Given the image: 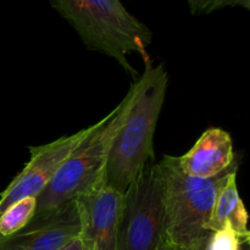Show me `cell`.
<instances>
[{
	"label": "cell",
	"mask_w": 250,
	"mask_h": 250,
	"mask_svg": "<svg viewBox=\"0 0 250 250\" xmlns=\"http://www.w3.org/2000/svg\"><path fill=\"white\" fill-rule=\"evenodd\" d=\"M193 15H208L211 12L232 6V0H188Z\"/></svg>",
	"instance_id": "4fadbf2b"
},
{
	"label": "cell",
	"mask_w": 250,
	"mask_h": 250,
	"mask_svg": "<svg viewBox=\"0 0 250 250\" xmlns=\"http://www.w3.org/2000/svg\"><path fill=\"white\" fill-rule=\"evenodd\" d=\"M168 75L163 63H146L131 84V105L117 131L105 167V181L124 193L154 158V136L165 102Z\"/></svg>",
	"instance_id": "6da1fadb"
},
{
	"label": "cell",
	"mask_w": 250,
	"mask_h": 250,
	"mask_svg": "<svg viewBox=\"0 0 250 250\" xmlns=\"http://www.w3.org/2000/svg\"><path fill=\"white\" fill-rule=\"evenodd\" d=\"M61 250H87V248H85V246H84V243H83L81 236H78L77 238H75L73 241H71L67 246L63 247Z\"/></svg>",
	"instance_id": "5bb4252c"
},
{
	"label": "cell",
	"mask_w": 250,
	"mask_h": 250,
	"mask_svg": "<svg viewBox=\"0 0 250 250\" xmlns=\"http://www.w3.org/2000/svg\"><path fill=\"white\" fill-rule=\"evenodd\" d=\"M131 98L129 88L122 102L94 124L87 138L73 150L50 183L37 197V210L32 220L53 214L105 180V167L112 141L126 117Z\"/></svg>",
	"instance_id": "277c9868"
},
{
	"label": "cell",
	"mask_w": 250,
	"mask_h": 250,
	"mask_svg": "<svg viewBox=\"0 0 250 250\" xmlns=\"http://www.w3.org/2000/svg\"><path fill=\"white\" fill-rule=\"evenodd\" d=\"M156 250H175V248H173V247L171 246V244H168L167 242H166L165 239H164V241L161 242L160 244H159V247H158V248H156Z\"/></svg>",
	"instance_id": "2e32d148"
},
{
	"label": "cell",
	"mask_w": 250,
	"mask_h": 250,
	"mask_svg": "<svg viewBox=\"0 0 250 250\" xmlns=\"http://www.w3.org/2000/svg\"><path fill=\"white\" fill-rule=\"evenodd\" d=\"M50 4L88 49L115 59L131 75L137 76L128 61L131 54L141 55L144 63L151 62L148 49L153 33L121 0H50Z\"/></svg>",
	"instance_id": "7a4b0ae2"
},
{
	"label": "cell",
	"mask_w": 250,
	"mask_h": 250,
	"mask_svg": "<svg viewBox=\"0 0 250 250\" xmlns=\"http://www.w3.org/2000/svg\"><path fill=\"white\" fill-rule=\"evenodd\" d=\"M250 237H242L229 226L211 232L207 243L208 250H249Z\"/></svg>",
	"instance_id": "7c38bea8"
},
{
	"label": "cell",
	"mask_w": 250,
	"mask_h": 250,
	"mask_svg": "<svg viewBox=\"0 0 250 250\" xmlns=\"http://www.w3.org/2000/svg\"><path fill=\"white\" fill-rule=\"evenodd\" d=\"M232 6H241L246 10H250V0H232Z\"/></svg>",
	"instance_id": "9a60e30c"
},
{
	"label": "cell",
	"mask_w": 250,
	"mask_h": 250,
	"mask_svg": "<svg viewBox=\"0 0 250 250\" xmlns=\"http://www.w3.org/2000/svg\"><path fill=\"white\" fill-rule=\"evenodd\" d=\"M81 234L76 200L53 214L31 220L22 231L0 238V250H61Z\"/></svg>",
	"instance_id": "ba28073f"
},
{
	"label": "cell",
	"mask_w": 250,
	"mask_h": 250,
	"mask_svg": "<svg viewBox=\"0 0 250 250\" xmlns=\"http://www.w3.org/2000/svg\"><path fill=\"white\" fill-rule=\"evenodd\" d=\"M156 168L165 215V241L180 249L204 246L211 234L208 225L215 197L232 168L214 178L193 177L181 170L177 156L171 155L164 156Z\"/></svg>",
	"instance_id": "3957f363"
},
{
	"label": "cell",
	"mask_w": 250,
	"mask_h": 250,
	"mask_svg": "<svg viewBox=\"0 0 250 250\" xmlns=\"http://www.w3.org/2000/svg\"><path fill=\"white\" fill-rule=\"evenodd\" d=\"M93 126L80 129L70 136H62L48 144L29 146V160L21 172L0 194V215L14 203L26 197H38L50 183L62 164L76 148L87 138Z\"/></svg>",
	"instance_id": "8992f818"
},
{
	"label": "cell",
	"mask_w": 250,
	"mask_h": 250,
	"mask_svg": "<svg viewBox=\"0 0 250 250\" xmlns=\"http://www.w3.org/2000/svg\"><path fill=\"white\" fill-rule=\"evenodd\" d=\"M81 221V238L87 250H121V221L125 194L103 180L76 199Z\"/></svg>",
	"instance_id": "52a82bcc"
},
{
	"label": "cell",
	"mask_w": 250,
	"mask_h": 250,
	"mask_svg": "<svg viewBox=\"0 0 250 250\" xmlns=\"http://www.w3.org/2000/svg\"><path fill=\"white\" fill-rule=\"evenodd\" d=\"M229 224L239 236L250 237L248 214L237 188V166L232 168L219 188L210 215L209 231L214 232Z\"/></svg>",
	"instance_id": "30bf717a"
},
{
	"label": "cell",
	"mask_w": 250,
	"mask_h": 250,
	"mask_svg": "<svg viewBox=\"0 0 250 250\" xmlns=\"http://www.w3.org/2000/svg\"><path fill=\"white\" fill-rule=\"evenodd\" d=\"M177 163L193 177L214 178L226 173L237 165L231 134L219 127L207 129L187 153L177 156Z\"/></svg>",
	"instance_id": "9c48e42d"
},
{
	"label": "cell",
	"mask_w": 250,
	"mask_h": 250,
	"mask_svg": "<svg viewBox=\"0 0 250 250\" xmlns=\"http://www.w3.org/2000/svg\"><path fill=\"white\" fill-rule=\"evenodd\" d=\"M208 241H209V239H208ZM208 243V242H207ZM207 243L204 244V246H202V247H198V248H190V249H180V248H175V250H208L207 249Z\"/></svg>",
	"instance_id": "e0dca14e"
},
{
	"label": "cell",
	"mask_w": 250,
	"mask_h": 250,
	"mask_svg": "<svg viewBox=\"0 0 250 250\" xmlns=\"http://www.w3.org/2000/svg\"><path fill=\"white\" fill-rule=\"evenodd\" d=\"M36 210V197H26L10 205L0 215V238H6L22 231L33 219Z\"/></svg>",
	"instance_id": "8fae6325"
},
{
	"label": "cell",
	"mask_w": 250,
	"mask_h": 250,
	"mask_svg": "<svg viewBox=\"0 0 250 250\" xmlns=\"http://www.w3.org/2000/svg\"><path fill=\"white\" fill-rule=\"evenodd\" d=\"M165 239V215L156 164L149 163L125 192L121 250H156Z\"/></svg>",
	"instance_id": "5b68a950"
}]
</instances>
